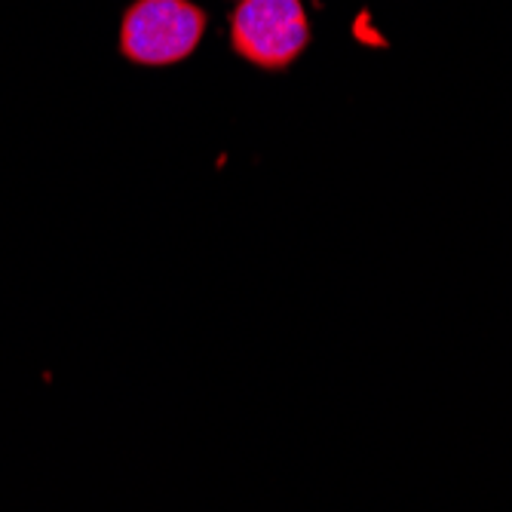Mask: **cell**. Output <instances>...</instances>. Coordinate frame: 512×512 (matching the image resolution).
Segmentation results:
<instances>
[{
	"mask_svg": "<svg viewBox=\"0 0 512 512\" xmlns=\"http://www.w3.org/2000/svg\"><path fill=\"white\" fill-rule=\"evenodd\" d=\"M206 22L191 0H135L120 22V53L145 68L178 65L197 53Z\"/></svg>",
	"mask_w": 512,
	"mask_h": 512,
	"instance_id": "cell-1",
	"label": "cell"
},
{
	"mask_svg": "<svg viewBox=\"0 0 512 512\" xmlns=\"http://www.w3.org/2000/svg\"><path fill=\"white\" fill-rule=\"evenodd\" d=\"M234 53L261 68L286 71L310 46V22L301 0H240L230 16Z\"/></svg>",
	"mask_w": 512,
	"mask_h": 512,
	"instance_id": "cell-2",
	"label": "cell"
}]
</instances>
